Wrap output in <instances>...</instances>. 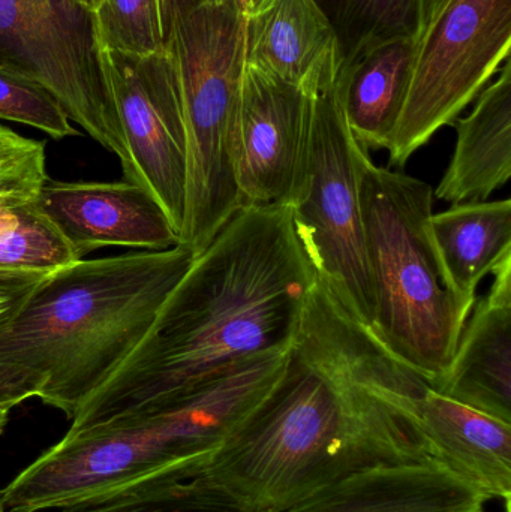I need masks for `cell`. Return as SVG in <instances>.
I'll use <instances>...</instances> for the list:
<instances>
[{"instance_id":"obj_1","label":"cell","mask_w":511,"mask_h":512,"mask_svg":"<svg viewBox=\"0 0 511 512\" xmlns=\"http://www.w3.org/2000/svg\"><path fill=\"white\" fill-rule=\"evenodd\" d=\"M428 387L317 277L278 379L203 474L249 512H284L354 475L432 462Z\"/></svg>"},{"instance_id":"obj_2","label":"cell","mask_w":511,"mask_h":512,"mask_svg":"<svg viewBox=\"0 0 511 512\" xmlns=\"http://www.w3.org/2000/svg\"><path fill=\"white\" fill-rule=\"evenodd\" d=\"M317 273L290 207H242L195 256L128 360L68 435L177 402L258 355L293 345Z\"/></svg>"},{"instance_id":"obj_3","label":"cell","mask_w":511,"mask_h":512,"mask_svg":"<svg viewBox=\"0 0 511 512\" xmlns=\"http://www.w3.org/2000/svg\"><path fill=\"white\" fill-rule=\"evenodd\" d=\"M194 259L180 243L51 271L0 327V366L41 376V402L72 420L143 342Z\"/></svg>"},{"instance_id":"obj_4","label":"cell","mask_w":511,"mask_h":512,"mask_svg":"<svg viewBox=\"0 0 511 512\" xmlns=\"http://www.w3.org/2000/svg\"><path fill=\"white\" fill-rule=\"evenodd\" d=\"M285 357L258 355L170 405L66 433L3 489L6 512L62 510L168 475L200 474L275 384Z\"/></svg>"},{"instance_id":"obj_5","label":"cell","mask_w":511,"mask_h":512,"mask_svg":"<svg viewBox=\"0 0 511 512\" xmlns=\"http://www.w3.org/2000/svg\"><path fill=\"white\" fill-rule=\"evenodd\" d=\"M360 204L375 297L371 331L432 388L446 378L471 313L450 285L429 231L434 189L360 155Z\"/></svg>"},{"instance_id":"obj_6","label":"cell","mask_w":511,"mask_h":512,"mask_svg":"<svg viewBox=\"0 0 511 512\" xmlns=\"http://www.w3.org/2000/svg\"><path fill=\"white\" fill-rule=\"evenodd\" d=\"M179 78L188 134L180 243L195 256L242 209L234 176V120L245 65V15L234 0L201 6L164 44Z\"/></svg>"},{"instance_id":"obj_7","label":"cell","mask_w":511,"mask_h":512,"mask_svg":"<svg viewBox=\"0 0 511 512\" xmlns=\"http://www.w3.org/2000/svg\"><path fill=\"white\" fill-rule=\"evenodd\" d=\"M338 57L330 47L303 84L311 96V140L294 230L318 279L354 319L372 328L375 297L360 204V155L338 96Z\"/></svg>"},{"instance_id":"obj_8","label":"cell","mask_w":511,"mask_h":512,"mask_svg":"<svg viewBox=\"0 0 511 512\" xmlns=\"http://www.w3.org/2000/svg\"><path fill=\"white\" fill-rule=\"evenodd\" d=\"M510 45L511 0H446L417 38L390 165L404 167L453 125L510 59Z\"/></svg>"},{"instance_id":"obj_9","label":"cell","mask_w":511,"mask_h":512,"mask_svg":"<svg viewBox=\"0 0 511 512\" xmlns=\"http://www.w3.org/2000/svg\"><path fill=\"white\" fill-rule=\"evenodd\" d=\"M0 66L47 89L126 173L128 149L99 60L92 12L56 0H0Z\"/></svg>"},{"instance_id":"obj_10","label":"cell","mask_w":511,"mask_h":512,"mask_svg":"<svg viewBox=\"0 0 511 512\" xmlns=\"http://www.w3.org/2000/svg\"><path fill=\"white\" fill-rule=\"evenodd\" d=\"M129 155L125 180L146 188L182 234L188 134L179 78L167 51L147 56L99 48Z\"/></svg>"},{"instance_id":"obj_11","label":"cell","mask_w":511,"mask_h":512,"mask_svg":"<svg viewBox=\"0 0 511 512\" xmlns=\"http://www.w3.org/2000/svg\"><path fill=\"white\" fill-rule=\"evenodd\" d=\"M311 96L246 63L234 120V176L242 207L293 206L308 162Z\"/></svg>"},{"instance_id":"obj_12","label":"cell","mask_w":511,"mask_h":512,"mask_svg":"<svg viewBox=\"0 0 511 512\" xmlns=\"http://www.w3.org/2000/svg\"><path fill=\"white\" fill-rule=\"evenodd\" d=\"M36 203L80 258L104 248L167 251L180 245L158 200L128 180L60 182L47 177Z\"/></svg>"},{"instance_id":"obj_13","label":"cell","mask_w":511,"mask_h":512,"mask_svg":"<svg viewBox=\"0 0 511 512\" xmlns=\"http://www.w3.org/2000/svg\"><path fill=\"white\" fill-rule=\"evenodd\" d=\"M488 295L476 300L438 393L511 423V255L492 271Z\"/></svg>"},{"instance_id":"obj_14","label":"cell","mask_w":511,"mask_h":512,"mask_svg":"<svg viewBox=\"0 0 511 512\" xmlns=\"http://www.w3.org/2000/svg\"><path fill=\"white\" fill-rule=\"evenodd\" d=\"M419 420L432 462L488 499L511 496V423L462 405L429 385Z\"/></svg>"},{"instance_id":"obj_15","label":"cell","mask_w":511,"mask_h":512,"mask_svg":"<svg viewBox=\"0 0 511 512\" xmlns=\"http://www.w3.org/2000/svg\"><path fill=\"white\" fill-rule=\"evenodd\" d=\"M486 499L435 462L354 475L284 512H468Z\"/></svg>"},{"instance_id":"obj_16","label":"cell","mask_w":511,"mask_h":512,"mask_svg":"<svg viewBox=\"0 0 511 512\" xmlns=\"http://www.w3.org/2000/svg\"><path fill=\"white\" fill-rule=\"evenodd\" d=\"M494 83L477 96L476 107L456 119L455 153L435 189L444 203L488 201L511 177V65L504 62Z\"/></svg>"},{"instance_id":"obj_17","label":"cell","mask_w":511,"mask_h":512,"mask_svg":"<svg viewBox=\"0 0 511 512\" xmlns=\"http://www.w3.org/2000/svg\"><path fill=\"white\" fill-rule=\"evenodd\" d=\"M417 39L399 38L366 51L339 68L338 96L354 140L368 149H389L410 83Z\"/></svg>"},{"instance_id":"obj_18","label":"cell","mask_w":511,"mask_h":512,"mask_svg":"<svg viewBox=\"0 0 511 512\" xmlns=\"http://www.w3.org/2000/svg\"><path fill=\"white\" fill-rule=\"evenodd\" d=\"M335 44L315 0H260L245 17V60L303 87Z\"/></svg>"},{"instance_id":"obj_19","label":"cell","mask_w":511,"mask_h":512,"mask_svg":"<svg viewBox=\"0 0 511 512\" xmlns=\"http://www.w3.org/2000/svg\"><path fill=\"white\" fill-rule=\"evenodd\" d=\"M432 243L458 297L473 309L486 274L511 255V201L452 204L429 221Z\"/></svg>"},{"instance_id":"obj_20","label":"cell","mask_w":511,"mask_h":512,"mask_svg":"<svg viewBox=\"0 0 511 512\" xmlns=\"http://www.w3.org/2000/svg\"><path fill=\"white\" fill-rule=\"evenodd\" d=\"M335 35L339 68L399 38L417 39L426 24L428 0H315Z\"/></svg>"},{"instance_id":"obj_21","label":"cell","mask_w":511,"mask_h":512,"mask_svg":"<svg viewBox=\"0 0 511 512\" xmlns=\"http://www.w3.org/2000/svg\"><path fill=\"white\" fill-rule=\"evenodd\" d=\"M38 195H0V271L51 273L80 256L36 203Z\"/></svg>"},{"instance_id":"obj_22","label":"cell","mask_w":511,"mask_h":512,"mask_svg":"<svg viewBox=\"0 0 511 512\" xmlns=\"http://www.w3.org/2000/svg\"><path fill=\"white\" fill-rule=\"evenodd\" d=\"M60 512H249L203 474H176Z\"/></svg>"},{"instance_id":"obj_23","label":"cell","mask_w":511,"mask_h":512,"mask_svg":"<svg viewBox=\"0 0 511 512\" xmlns=\"http://www.w3.org/2000/svg\"><path fill=\"white\" fill-rule=\"evenodd\" d=\"M93 23L99 48L134 56L164 50L156 0H102Z\"/></svg>"},{"instance_id":"obj_24","label":"cell","mask_w":511,"mask_h":512,"mask_svg":"<svg viewBox=\"0 0 511 512\" xmlns=\"http://www.w3.org/2000/svg\"><path fill=\"white\" fill-rule=\"evenodd\" d=\"M0 119L21 123L63 140L78 132L68 114L47 89L0 66Z\"/></svg>"},{"instance_id":"obj_25","label":"cell","mask_w":511,"mask_h":512,"mask_svg":"<svg viewBox=\"0 0 511 512\" xmlns=\"http://www.w3.org/2000/svg\"><path fill=\"white\" fill-rule=\"evenodd\" d=\"M48 273L0 271V327L11 321Z\"/></svg>"},{"instance_id":"obj_26","label":"cell","mask_w":511,"mask_h":512,"mask_svg":"<svg viewBox=\"0 0 511 512\" xmlns=\"http://www.w3.org/2000/svg\"><path fill=\"white\" fill-rule=\"evenodd\" d=\"M42 385L44 379L36 373L20 367L0 366V402L14 400L23 403L24 400L38 397Z\"/></svg>"},{"instance_id":"obj_27","label":"cell","mask_w":511,"mask_h":512,"mask_svg":"<svg viewBox=\"0 0 511 512\" xmlns=\"http://www.w3.org/2000/svg\"><path fill=\"white\" fill-rule=\"evenodd\" d=\"M221 2V0H156L158 6L159 23H161L162 39L167 41L173 27L182 18L188 17L201 6L209 3Z\"/></svg>"},{"instance_id":"obj_28","label":"cell","mask_w":511,"mask_h":512,"mask_svg":"<svg viewBox=\"0 0 511 512\" xmlns=\"http://www.w3.org/2000/svg\"><path fill=\"white\" fill-rule=\"evenodd\" d=\"M42 149H45L44 141L30 140L0 125V167Z\"/></svg>"},{"instance_id":"obj_29","label":"cell","mask_w":511,"mask_h":512,"mask_svg":"<svg viewBox=\"0 0 511 512\" xmlns=\"http://www.w3.org/2000/svg\"><path fill=\"white\" fill-rule=\"evenodd\" d=\"M20 403L9 400V402H0V435L5 432L6 426H8L9 415H11L12 409Z\"/></svg>"},{"instance_id":"obj_30","label":"cell","mask_w":511,"mask_h":512,"mask_svg":"<svg viewBox=\"0 0 511 512\" xmlns=\"http://www.w3.org/2000/svg\"><path fill=\"white\" fill-rule=\"evenodd\" d=\"M234 2L237 3L240 11H242V14L246 17V15L251 14V12L254 11L255 6H257V3L260 2V0H234Z\"/></svg>"},{"instance_id":"obj_31","label":"cell","mask_w":511,"mask_h":512,"mask_svg":"<svg viewBox=\"0 0 511 512\" xmlns=\"http://www.w3.org/2000/svg\"><path fill=\"white\" fill-rule=\"evenodd\" d=\"M72 2L93 14V12L99 8V5H101L102 0H72Z\"/></svg>"},{"instance_id":"obj_32","label":"cell","mask_w":511,"mask_h":512,"mask_svg":"<svg viewBox=\"0 0 511 512\" xmlns=\"http://www.w3.org/2000/svg\"><path fill=\"white\" fill-rule=\"evenodd\" d=\"M444 2H446V0H428V8H426V23L431 20L432 15L440 9V6L443 5ZM423 29H425V27H423Z\"/></svg>"},{"instance_id":"obj_33","label":"cell","mask_w":511,"mask_h":512,"mask_svg":"<svg viewBox=\"0 0 511 512\" xmlns=\"http://www.w3.org/2000/svg\"><path fill=\"white\" fill-rule=\"evenodd\" d=\"M0 512H6L5 498H3V490H0Z\"/></svg>"},{"instance_id":"obj_34","label":"cell","mask_w":511,"mask_h":512,"mask_svg":"<svg viewBox=\"0 0 511 512\" xmlns=\"http://www.w3.org/2000/svg\"><path fill=\"white\" fill-rule=\"evenodd\" d=\"M56 2L63 3V5H75L72 0H56Z\"/></svg>"},{"instance_id":"obj_35","label":"cell","mask_w":511,"mask_h":512,"mask_svg":"<svg viewBox=\"0 0 511 512\" xmlns=\"http://www.w3.org/2000/svg\"><path fill=\"white\" fill-rule=\"evenodd\" d=\"M468 512H483V510L468 511Z\"/></svg>"}]
</instances>
